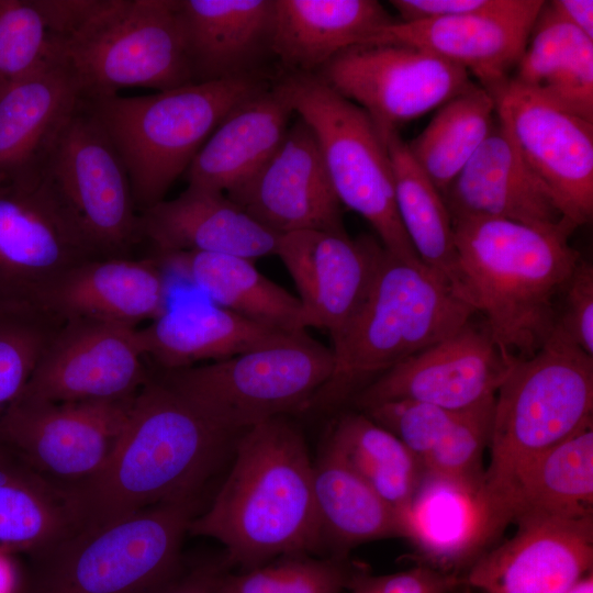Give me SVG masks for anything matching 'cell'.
I'll return each mask as SVG.
<instances>
[{
	"label": "cell",
	"instance_id": "6da1fadb",
	"mask_svg": "<svg viewBox=\"0 0 593 593\" xmlns=\"http://www.w3.org/2000/svg\"><path fill=\"white\" fill-rule=\"evenodd\" d=\"M236 437L149 372L104 468L67 486L78 532L157 504L199 502Z\"/></svg>",
	"mask_w": 593,
	"mask_h": 593
},
{
	"label": "cell",
	"instance_id": "7a4b0ae2",
	"mask_svg": "<svg viewBox=\"0 0 593 593\" xmlns=\"http://www.w3.org/2000/svg\"><path fill=\"white\" fill-rule=\"evenodd\" d=\"M234 461L188 534L217 540L239 571L289 555L324 551L313 462L301 430L278 416L239 433Z\"/></svg>",
	"mask_w": 593,
	"mask_h": 593
},
{
	"label": "cell",
	"instance_id": "3957f363",
	"mask_svg": "<svg viewBox=\"0 0 593 593\" xmlns=\"http://www.w3.org/2000/svg\"><path fill=\"white\" fill-rule=\"evenodd\" d=\"M452 228L462 296L507 358L534 355L550 337L560 294L582 260L569 244L575 227L460 217Z\"/></svg>",
	"mask_w": 593,
	"mask_h": 593
},
{
	"label": "cell",
	"instance_id": "277c9868",
	"mask_svg": "<svg viewBox=\"0 0 593 593\" xmlns=\"http://www.w3.org/2000/svg\"><path fill=\"white\" fill-rule=\"evenodd\" d=\"M475 313L445 275L384 248L366 301L333 342L334 370L312 409L350 403L381 374L457 332Z\"/></svg>",
	"mask_w": 593,
	"mask_h": 593
},
{
	"label": "cell",
	"instance_id": "5b68a950",
	"mask_svg": "<svg viewBox=\"0 0 593 593\" xmlns=\"http://www.w3.org/2000/svg\"><path fill=\"white\" fill-rule=\"evenodd\" d=\"M593 357L552 332L532 356L516 359L499 388L484 490L504 526L522 472L541 454L593 424Z\"/></svg>",
	"mask_w": 593,
	"mask_h": 593
},
{
	"label": "cell",
	"instance_id": "8992f818",
	"mask_svg": "<svg viewBox=\"0 0 593 593\" xmlns=\"http://www.w3.org/2000/svg\"><path fill=\"white\" fill-rule=\"evenodd\" d=\"M268 85L259 75L139 97L82 99L121 156L141 213L165 199L225 115Z\"/></svg>",
	"mask_w": 593,
	"mask_h": 593
},
{
	"label": "cell",
	"instance_id": "52a82bcc",
	"mask_svg": "<svg viewBox=\"0 0 593 593\" xmlns=\"http://www.w3.org/2000/svg\"><path fill=\"white\" fill-rule=\"evenodd\" d=\"M199 502L157 504L29 557L25 593H153L183 566Z\"/></svg>",
	"mask_w": 593,
	"mask_h": 593
},
{
	"label": "cell",
	"instance_id": "ba28073f",
	"mask_svg": "<svg viewBox=\"0 0 593 593\" xmlns=\"http://www.w3.org/2000/svg\"><path fill=\"white\" fill-rule=\"evenodd\" d=\"M334 370V355L306 332L234 357L156 373L224 429L243 430L312 409Z\"/></svg>",
	"mask_w": 593,
	"mask_h": 593
},
{
	"label": "cell",
	"instance_id": "9c48e42d",
	"mask_svg": "<svg viewBox=\"0 0 593 593\" xmlns=\"http://www.w3.org/2000/svg\"><path fill=\"white\" fill-rule=\"evenodd\" d=\"M54 43L75 70L83 99L130 87L165 91L193 83L179 0H102L74 34Z\"/></svg>",
	"mask_w": 593,
	"mask_h": 593
},
{
	"label": "cell",
	"instance_id": "30bf717a",
	"mask_svg": "<svg viewBox=\"0 0 593 593\" xmlns=\"http://www.w3.org/2000/svg\"><path fill=\"white\" fill-rule=\"evenodd\" d=\"M279 82L313 131L340 204L368 221L389 253L419 261L399 217L387 147L370 116L314 74H286Z\"/></svg>",
	"mask_w": 593,
	"mask_h": 593
},
{
	"label": "cell",
	"instance_id": "8fae6325",
	"mask_svg": "<svg viewBox=\"0 0 593 593\" xmlns=\"http://www.w3.org/2000/svg\"><path fill=\"white\" fill-rule=\"evenodd\" d=\"M101 258L43 176L0 172V310L41 309L46 291Z\"/></svg>",
	"mask_w": 593,
	"mask_h": 593
},
{
	"label": "cell",
	"instance_id": "7c38bea8",
	"mask_svg": "<svg viewBox=\"0 0 593 593\" xmlns=\"http://www.w3.org/2000/svg\"><path fill=\"white\" fill-rule=\"evenodd\" d=\"M43 176L101 257H130L144 239L122 158L83 99L55 141Z\"/></svg>",
	"mask_w": 593,
	"mask_h": 593
},
{
	"label": "cell",
	"instance_id": "4fadbf2b",
	"mask_svg": "<svg viewBox=\"0 0 593 593\" xmlns=\"http://www.w3.org/2000/svg\"><path fill=\"white\" fill-rule=\"evenodd\" d=\"M314 75L361 108L380 135L441 107L473 83L460 66L390 43L349 46Z\"/></svg>",
	"mask_w": 593,
	"mask_h": 593
},
{
	"label": "cell",
	"instance_id": "5bb4252c",
	"mask_svg": "<svg viewBox=\"0 0 593 593\" xmlns=\"http://www.w3.org/2000/svg\"><path fill=\"white\" fill-rule=\"evenodd\" d=\"M134 396L55 402L20 394L0 414V441L53 481L82 483L110 459Z\"/></svg>",
	"mask_w": 593,
	"mask_h": 593
},
{
	"label": "cell",
	"instance_id": "9a60e30c",
	"mask_svg": "<svg viewBox=\"0 0 593 593\" xmlns=\"http://www.w3.org/2000/svg\"><path fill=\"white\" fill-rule=\"evenodd\" d=\"M516 149L577 228L593 217V122L510 79L492 93Z\"/></svg>",
	"mask_w": 593,
	"mask_h": 593
},
{
	"label": "cell",
	"instance_id": "2e32d148",
	"mask_svg": "<svg viewBox=\"0 0 593 593\" xmlns=\"http://www.w3.org/2000/svg\"><path fill=\"white\" fill-rule=\"evenodd\" d=\"M138 328L66 320L21 394L55 401H112L134 396L149 378Z\"/></svg>",
	"mask_w": 593,
	"mask_h": 593
},
{
	"label": "cell",
	"instance_id": "e0dca14e",
	"mask_svg": "<svg viewBox=\"0 0 593 593\" xmlns=\"http://www.w3.org/2000/svg\"><path fill=\"white\" fill-rule=\"evenodd\" d=\"M516 359L507 358L488 328L472 320L457 332L391 368L350 402L356 410L413 400L458 412L495 396Z\"/></svg>",
	"mask_w": 593,
	"mask_h": 593
},
{
	"label": "cell",
	"instance_id": "ac0fdd59",
	"mask_svg": "<svg viewBox=\"0 0 593 593\" xmlns=\"http://www.w3.org/2000/svg\"><path fill=\"white\" fill-rule=\"evenodd\" d=\"M225 194L279 236L311 230L345 232L342 204L317 139L299 116L275 154Z\"/></svg>",
	"mask_w": 593,
	"mask_h": 593
},
{
	"label": "cell",
	"instance_id": "d6986e66",
	"mask_svg": "<svg viewBox=\"0 0 593 593\" xmlns=\"http://www.w3.org/2000/svg\"><path fill=\"white\" fill-rule=\"evenodd\" d=\"M384 247L374 237L345 232L299 231L281 235L276 254L290 273L305 327L335 342L366 301Z\"/></svg>",
	"mask_w": 593,
	"mask_h": 593
},
{
	"label": "cell",
	"instance_id": "ffe728a7",
	"mask_svg": "<svg viewBox=\"0 0 593 593\" xmlns=\"http://www.w3.org/2000/svg\"><path fill=\"white\" fill-rule=\"evenodd\" d=\"M544 3L503 0L497 8L473 14L413 23L392 21L365 43L424 49L466 69L492 94L511 79Z\"/></svg>",
	"mask_w": 593,
	"mask_h": 593
},
{
	"label": "cell",
	"instance_id": "44dd1931",
	"mask_svg": "<svg viewBox=\"0 0 593 593\" xmlns=\"http://www.w3.org/2000/svg\"><path fill=\"white\" fill-rule=\"evenodd\" d=\"M517 533L483 552L465 582L483 593H567L593 566V521L515 522Z\"/></svg>",
	"mask_w": 593,
	"mask_h": 593
},
{
	"label": "cell",
	"instance_id": "7402d4cb",
	"mask_svg": "<svg viewBox=\"0 0 593 593\" xmlns=\"http://www.w3.org/2000/svg\"><path fill=\"white\" fill-rule=\"evenodd\" d=\"M398 517L401 537L411 540L426 566L457 574L504 528L483 482L427 472Z\"/></svg>",
	"mask_w": 593,
	"mask_h": 593
},
{
	"label": "cell",
	"instance_id": "603a6c76",
	"mask_svg": "<svg viewBox=\"0 0 593 593\" xmlns=\"http://www.w3.org/2000/svg\"><path fill=\"white\" fill-rule=\"evenodd\" d=\"M443 199L452 219L491 217L556 227L572 225L527 166L497 119ZM577 228V227H575Z\"/></svg>",
	"mask_w": 593,
	"mask_h": 593
},
{
	"label": "cell",
	"instance_id": "cb8c5ba5",
	"mask_svg": "<svg viewBox=\"0 0 593 593\" xmlns=\"http://www.w3.org/2000/svg\"><path fill=\"white\" fill-rule=\"evenodd\" d=\"M193 83L259 76L271 54L273 0H179Z\"/></svg>",
	"mask_w": 593,
	"mask_h": 593
},
{
	"label": "cell",
	"instance_id": "d4e9b609",
	"mask_svg": "<svg viewBox=\"0 0 593 593\" xmlns=\"http://www.w3.org/2000/svg\"><path fill=\"white\" fill-rule=\"evenodd\" d=\"M82 99L58 47L36 70L0 93V172L43 175L59 133Z\"/></svg>",
	"mask_w": 593,
	"mask_h": 593
},
{
	"label": "cell",
	"instance_id": "484cf974",
	"mask_svg": "<svg viewBox=\"0 0 593 593\" xmlns=\"http://www.w3.org/2000/svg\"><path fill=\"white\" fill-rule=\"evenodd\" d=\"M143 237L157 254L195 251L248 259L275 255L279 235L265 228L224 192L188 186L172 200L139 213Z\"/></svg>",
	"mask_w": 593,
	"mask_h": 593
},
{
	"label": "cell",
	"instance_id": "4316f807",
	"mask_svg": "<svg viewBox=\"0 0 593 593\" xmlns=\"http://www.w3.org/2000/svg\"><path fill=\"white\" fill-rule=\"evenodd\" d=\"M156 257H101L69 270L44 294L41 309L61 320L90 318L136 327L166 309Z\"/></svg>",
	"mask_w": 593,
	"mask_h": 593
},
{
	"label": "cell",
	"instance_id": "83f0119b",
	"mask_svg": "<svg viewBox=\"0 0 593 593\" xmlns=\"http://www.w3.org/2000/svg\"><path fill=\"white\" fill-rule=\"evenodd\" d=\"M293 113L280 82L235 105L187 169L188 186L226 193L253 176L282 143Z\"/></svg>",
	"mask_w": 593,
	"mask_h": 593
},
{
	"label": "cell",
	"instance_id": "f1b7e54d",
	"mask_svg": "<svg viewBox=\"0 0 593 593\" xmlns=\"http://www.w3.org/2000/svg\"><path fill=\"white\" fill-rule=\"evenodd\" d=\"M392 21L374 0H273L271 54L287 74H315Z\"/></svg>",
	"mask_w": 593,
	"mask_h": 593
},
{
	"label": "cell",
	"instance_id": "f546056e",
	"mask_svg": "<svg viewBox=\"0 0 593 593\" xmlns=\"http://www.w3.org/2000/svg\"><path fill=\"white\" fill-rule=\"evenodd\" d=\"M138 328L145 358L158 370L219 361L276 343L289 334L268 328L214 303L189 301L166 307Z\"/></svg>",
	"mask_w": 593,
	"mask_h": 593
},
{
	"label": "cell",
	"instance_id": "4dcf8cb0",
	"mask_svg": "<svg viewBox=\"0 0 593 593\" xmlns=\"http://www.w3.org/2000/svg\"><path fill=\"white\" fill-rule=\"evenodd\" d=\"M156 258L221 307L282 333L306 329L298 296L264 276L251 259L195 251L157 254Z\"/></svg>",
	"mask_w": 593,
	"mask_h": 593
},
{
	"label": "cell",
	"instance_id": "1f68e13d",
	"mask_svg": "<svg viewBox=\"0 0 593 593\" xmlns=\"http://www.w3.org/2000/svg\"><path fill=\"white\" fill-rule=\"evenodd\" d=\"M511 79L593 122V40L559 18L546 1Z\"/></svg>",
	"mask_w": 593,
	"mask_h": 593
},
{
	"label": "cell",
	"instance_id": "d6a6232c",
	"mask_svg": "<svg viewBox=\"0 0 593 593\" xmlns=\"http://www.w3.org/2000/svg\"><path fill=\"white\" fill-rule=\"evenodd\" d=\"M77 532L67 486L0 441V549L32 557Z\"/></svg>",
	"mask_w": 593,
	"mask_h": 593
},
{
	"label": "cell",
	"instance_id": "836d02e7",
	"mask_svg": "<svg viewBox=\"0 0 593 593\" xmlns=\"http://www.w3.org/2000/svg\"><path fill=\"white\" fill-rule=\"evenodd\" d=\"M593 521V424L536 458L518 477L507 519Z\"/></svg>",
	"mask_w": 593,
	"mask_h": 593
},
{
	"label": "cell",
	"instance_id": "e575fe53",
	"mask_svg": "<svg viewBox=\"0 0 593 593\" xmlns=\"http://www.w3.org/2000/svg\"><path fill=\"white\" fill-rule=\"evenodd\" d=\"M313 485L328 557L345 559L362 542L401 537L395 510L326 445L313 462Z\"/></svg>",
	"mask_w": 593,
	"mask_h": 593
},
{
	"label": "cell",
	"instance_id": "d590c367",
	"mask_svg": "<svg viewBox=\"0 0 593 593\" xmlns=\"http://www.w3.org/2000/svg\"><path fill=\"white\" fill-rule=\"evenodd\" d=\"M380 136L391 163L399 217L415 253L425 265L445 275L462 296L452 220L443 195L415 163L398 131Z\"/></svg>",
	"mask_w": 593,
	"mask_h": 593
},
{
	"label": "cell",
	"instance_id": "8d00e7d4",
	"mask_svg": "<svg viewBox=\"0 0 593 593\" xmlns=\"http://www.w3.org/2000/svg\"><path fill=\"white\" fill-rule=\"evenodd\" d=\"M325 445L351 467L398 513L424 474L419 460L361 411L342 414Z\"/></svg>",
	"mask_w": 593,
	"mask_h": 593
},
{
	"label": "cell",
	"instance_id": "74e56055",
	"mask_svg": "<svg viewBox=\"0 0 593 593\" xmlns=\"http://www.w3.org/2000/svg\"><path fill=\"white\" fill-rule=\"evenodd\" d=\"M496 118L492 94L472 83L441 107L407 149L443 195L490 133Z\"/></svg>",
	"mask_w": 593,
	"mask_h": 593
},
{
	"label": "cell",
	"instance_id": "f35d334b",
	"mask_svg": "<svg viewBox=\"0 0 593 593\" xmlns=\"http://www.w3.org/2000/svg\"><path fill=\"white\" fill-rule=\"evenodd\" d=\"M355 562L348 558L289 555L222 575L216 593H343Z\"/></svg>",
	"mask_w": 593,
	"mask_h": 593
},
{
	"label": "cell",
	"instance_id": "ab89813d",
	"mask_svg": "<svg viewBox=\"0 0 593 593\" xmlns=\"http://www.w3.org/2000/svg\"><path fill=\"white\" fill-rule=\"evenodd\" d=\"M64 322L37 307L0 310V414L21 394Z\"/></svg>",
	"mask_w": 593,
	"mask_h": 593
},
{
	"label": "cell",
	"instance_id": "60d3db41",
	"mask_svg": "<svg viewBox=\"0 0 593 593\" xmlns=\"http://www.w3.org/2000/svg\"><path fill=\"white\" fill-rule=\"evenodd\" d=\"M495 396L455 413L450 424L423 460L424 472L483 482L482 455L489 445Z\"/></svg>",
	"mask_w": 593,
	"mask_h": 593
},
{
	"label": "cell",
	"instance_id": "b9f144b4",
	"mask_svg": "<svg viewBox=\"0 0 593 593\" xmlns=\"http://www.w3.org/2000/svg\"><path fill=\"white\" fill-rule=\"evenodd\" d=\"M56 51L33 0H0V93Z\"/></svg>",
	"mask_w": 593,
	"mask_h": 593
},
{
	"label": "cell",
	"instance_id": "7bdbcfd3",
	"mask_svg": "<svg viewBox=\"0 0 593 593\" xmlns=\"http://www.w3.org/2000/svg\"><path fill=\"white\" fill-rule=\"evenodd\" d=\"M360 411L395 436L421 463L435 447L456 413L413 400L382 402Z\"/></svg>",
	"mask_w": 593,
	"mask_h": 593
},
{
	"label": "cell",
	"instance_id": "ee69618b",
	"mask_svg": "<svg viewBox=\"0 0 593 593\" xmlns=\"http://www.w3.org/2000/svg\"><path fill=\"white\" fill-rule=\"evenodd\" d=\"M552 332L593 357V267L586 260L578 264L560 294Z\"/></svg>",
	"mask_w": 593,
	"mask_h": 593
},
{
	"label": "cell",
	"instance_id": "f6af8a7d",
	"mask_svg": "<svg viewBox=\"0 0 593 593\" xmlns=\"http://www.w3.org/2000/svg\"><path fill=\"white\" fill-rule=\"evenodd\" d=\"M465 578L426 564L406 571L373 575L355 563L347 590L349 593H450L465 584Z\"/></svg>",
	"mask_w": 593,
	"mask_h": 593
},
{
	"label": "cell",
	"instance_id": "bcb514c9",
	"mask_svg": "<svg viewBox=\"0 0 593 593\" xmlns=\"http://www.w3.org/2000/svg\"><path fill=\"white\" fill-rule=\"evenodd\" d=\"M102 0H33L53 42L74 34L98 10Z\"/></svg>",
	"mask_w": 593,
	"mask_h": 593
},
{
	"label": "cell",
	"instance_id": "7dc6e473",
	"mask_svg": "<svg viewBox=\"0 0 593 593\" xmlns=\"http://www.w3.org/2000/svg\"><path fill=\"white\" fill-rule=\"evenodd\" d=\"M503 0H392L403 23L430 21L488 11Z\"/></svg>",
	"mask_w": 593,
	"mask_h": 593
},
{
	"label": "cell",
	"instance_id": "c3c4849f",
	"mask_svg": "<svg viewBox=\"0 0 593 593\" xmlns=\"http://www.w3.org/2000/svg\"><path fill=\"white\" fill-rule=\"evenodd\" d=\"M225 557L186 567L153 593H216L222 575L228 570Z\"/></svg>",
	"mask_w": 593,
	"mask_h": 593
},
{
	"label": "cell",
	"instance_id": "681fc988",
	"mask_svg": "<svg viewBox=\"0 0 593 593\" xmlns=\"http://www.w3.org/2000/svg\"><path fill=\"white\" fill-rule=\"evenodd\" d=\"M547 3L559 18L593 40L592 0H552Z\"/></svg>",
	"mask_w": 593,
	"mask_h": 593
},
{
	"label": "cell",
	"instance_id": "f907efd6",
	"mask_svg": "<svg viewBox=\"0 0 593 593\" xmlns=\"http://www.w3.org/2000/svg\"><path fill=\"white\" fill-rule=\"evenodd\" d=\"M15 556L0 549V593H25V570Z\"/></svg>",
	"mask_w": 593,
	"mask_h": 593
},
{
	"label": "cell",
	"instance_id": "816d5d0a",
	"mask_svg": "<svg viewBox=\"0 0 593 593\" xmlns=\"http://www.w3.org/2000/svg\"><path fill=\"white\" fill-rule=\"evenodd\" d=\"M567 593H593V575L592 572L585 575Z\"/></svg>",
	"mask_w": 593,
	"mask_h": 593
}]
</instances>
